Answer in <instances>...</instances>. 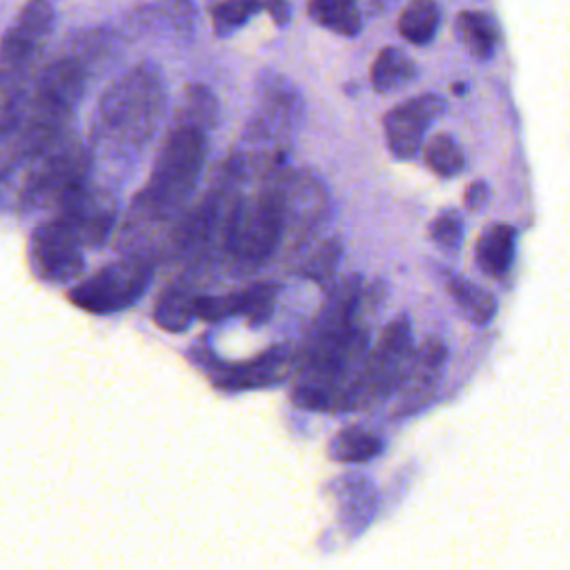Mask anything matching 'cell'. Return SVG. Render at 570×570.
Wrapping results in <instances>:
<instances>
[{
	"label": "cell",
	"instance_id": "cell-1",
	"mask_svg": "<svg viewBox=\"0 0 570 570\" xmlns=\"http://www.w3.org/2000/svg\"><path fill=\"white\" fill-rule=\"evenodd\" d=\"M165 109L167 89L156 65L140 62L125 71L98 100L87 145L91 163H136L156 138Z\"/></svg>",
	"mask_w": 570,
	"mask_h": 570
},
{
	"label": "cell",
	"instance_id": "cell-2",
	"mask_svg": "<svg viewBox=\"0 0 570 570\" xmlns=\"http://www.w3.org/2000/svg\"><path fill=\"white\" fill-rule=\"evenodd\" d=\"M207 158V129L176 120L165 136L142 191L134 198L131 214L163 220L174 216L194 194Z\"/></svg>",
	"mask_w": 570,
	"mask_h": 570
},
{
	"label": "cell",
	"instance_id": "cell-3",
	"mask_svg": "<svg viewBox=\"0 0 570 570\" xmlns=\"http://www.w3.org/2000/svg\"><path fill=\"white\" fill-rule=\"evenodd\" d=\"M287 227L285 191L263 189L254 198L236 200L223 223L225 249L247 269L261 267L278 247Z\"/></svg>",
	"mask_w": 570,
	"mask_h": 570
},
{
	"label": "cell",
	"instance_id": "cell-4",
	"mask_svg": "<svg viewBox=\"0 0 570 570\" xmlns=\"http://www.w3.org/2000/svg\"><path fill=\"white\" fill-rule=\"evenodd\" d=\"M412 347V325L407 316H399L387 323L379 336L370 356H365L361 374L356 381L341 394L338 407L356 410L367 403H376L390 396L403 385L414 361Z\"/></svg>",
	"mask_w": 570,
	"mask_h": 570
},
{
	"label": "cell",
	"instance_id": "cell-5",
	"mask_svg": "<svg viewBox=\"0 0 570 570\" xmlns=\"http://www.w3.org/2000/svg\"><path fill=\"white\" fill-rule=\"evenodd\" d=\"M24 163L27 169L16 187V207L20 212L42 207L49 200L58 203L69 187L91 176L94 165L89 147H82L69 131Z\"/></svg>",
	"mask_w": 570,
	"mask_h": 570
},
{
	"label": "cell",
	"instance_id": "cell-6",
	"mask_svg": "<svg viewBox=\"0 0 570 570\" xmlns=\"http://www.w3.org/2000/svg\"><path fill=\"white\" fill-rule=\"evenodd\" d=\"M303 96L298 87L276 71H263L254 85V114L243 131V145L247 151L256 147H269L281 151V145L292 138V134L303 122Z\"/></svg>",
	"mask_w": 570,
	"mask_h": 570
},
{
	"label": "cell",
	"instance_id": "cell-7",
	"mask_svg": "<svg viewBox=\"0 0 570 570\" xmlns=\"http://www.w3.org/2000/svg\"><path fill=\"white\" fill-rule=\"evenodd\" d=\"M151 272L154 267L147 258H122L71 287L69 301L91 314L125 309L142 296L151 281Z\"/></svg>",
	"mask_w": 570,
	"mask_h": 570
},
{
	"label": "cell",
	"instance_id": "cell-8",
	"mask_svg": "<svg viewBox=\"0 0 570 570\" xmlns=\"http://www.w3.org/2000/svg\"><path fill=\"white\" fill-rule=\"evenodd\" d=\"M82 245L78 232L62 216L45 220L29 238L31 267L42 281L67 283L85 267Z\"/></svg>",
	"mask_w": 570,
	"mask_h": 570
},
{
	"label": "cell",
	"instance_id": "cell-9",
	"mask_svg": "<svg viewBox=\"0 0 570 570\" xmlns=\"http://www.w3.org/2000/svg\"><path fill=\"white\" fill-rule=\"evenodd\" d=\"M60 216L78 232L80 240L89 247H100L116 220V198L114 194L96 185L89 178L69 187L58 200Z\"/></svg>",
	"mask_w": 570,
	"mask_h": 570
},
{
	"label": "cell",
	"instance_id": "cell-10",
	"mask_svg": "<svg viewBox=\"0 0 570 570\" xmlns=\"http://www.w3.org/2000/svg\"><path fill=\"white\" fill-rule=\"evenodd\" d=\"M56 13L49 0H27L16 16L13 24L2 38V71L4 80L20 78L22 71L33 62L45 40L53 31Z\"/></svg>",
	"mask_w": 570,
	"mask_h": 570
},
{
	"label": "cell",
	"instance_id": "cell-11",
	"mask_svg": "<svg viewBox=\"0 0 570 570\" xmlns=\"http://www.w3.org/2000/svg\"><path fill=\"white\" fill-rule=\"evenodd\" d=\"M445 100L439 94H421L383 116V134L390 154L396 158H412L425 142L428 127L445 114Z\"/></svg>",
	"mask_w": 570,
	"mask_h": 570
},
{
	"label": "cell",
	"instance_id": "cell-12",
	"mask_svg": "<svg viewBox=\"0 0 570 570\" xmlns=\"http://www.w3.org/2000/svg\"><path fill=\"white\" fill-rule=\"evenodd\" d=\"M448 358V347L439 338L425 341L416 352L407 379L399 387V399L394 405V416H410L423 410L441 379V370Z\"/></svg>",
	"mask_w": 570,
	"mask_h": 570
},
{
	"label": "cell",
	"instance_id": "cell-13",
	"mask_svg": "<svg viewBox=\"0 0 570 570\" xmlns=\"http://www.w3.org/2000/svg\"><path fill=\"white\" fill-rule=\"evenodd\" d=\"M289 370H292L289 350L285 345H274L267 352L254 356L252 361L225 367L220 374H216L214 383L216 387L227 392L258 390V387L278 385L281 381H285Z\"/></svg>",
	"mask_w": 570,
	"mask_h": 570
},
{
	"label": "cell",
	"instance_id": "cell-14",
	"mask_svg": "<svg viewBox=\"0 0 570 570\" xmlns=\"http://www.w3.org/2000/svg\"><path fill=\"white\" fill-rule=\"evenodd\" d=\"M336 514L350 537L361 534L376 517V485L363 474H343L332 483Z\"/></svg>",
	"mask_w": 570,
	"mask_h": 570
},
{
	"label": "cell",
	"instance_id": "cell-15",
	"mask_svg": "<svg viewBox=\"0 0 570 570\" xmlns=\"http://www.w3.org/2000/svg\"><path fill=\"white\" fill-rule=\"evenodd\" d=\"M514 247H517V229L505 223H494L476 240L474 247V261L479 269L492 278H501L508 274L514 261Z\"/></svg>",
	"mask_w": 570,
	"mask_h": 570
},
{
	"label": "cell",
	"instance_id": "cell-16",
	"mask_svg": "<svg viewBox=\"0 0 570 570\" xmlns=\"http://www.w3.org/2000/svg\"><path fill=\"white\" fill-rule=\"evenodd\" d=\"M461 45L476 60H490L499 47V24L485 11H461L454 20Z\"/></svg>",
	"mask_w": 570,
	"mask_h": 570
},
{
	"label": "cell",
	"instance_id": "cell-17",
	"mask_svg": "<svg viewBox=\"0 0 570 570\" xmlns=\"http://www.w3.org/2000/svg\"><path fill=\"white\" fill-rule=\"evenodd\" d=\"M330 456L338 463H367L385 450V441L379 432L363 428V425H350L338 430L330 441Z\"/></svg>",
	"mask_w": 570,
	"mask_h": 570
},
{
	"label": "cell",
	"instance_id": "cell-18",
	"mask_svg": "<svg viewBox=\"0 0 570 570\" xmlns=\"http://www.w3.org/2000/svg\"><path fill=\"white\" fill-rule=\"evenodd\" d=\"M307 16L314 24L343 38H356L363 29L356 0H307Z\"/></svg>",
	"mask_w": 570,
	"mask_h": 570
},
{
	"label": "cell",
	"instance_id": "cell-19",
	"mask_svg": "<svg viewBox=\"0 0 570 570\" xmlns=\"http://www.w3.org/2000/svg\"><path fill=\"white\" fill-rule=\"evenodd\" d=\"M194 318H198V296L185 287H167L154 305V321L165 332H185Z\"/></svg>",
	"mask_w": 570,
	"mask_h": 570
},
{
	"label": "cell",
	"instance_id": "cell-20",
	"mask_svg": "<svg viewBox=\"0 0 570 570\" xmlns=\"http://www.w3.org/2000/svg\"><path fill=\"white\" fill-rule=\"evenodd\" d=\"M416 78V65L399 47H383L370 69V82L379 94H392Z\"/></svg>",
	"mask_w": 570,
	"mask_h": 570
},
{
	"label": "cell",
	"instance_id": "cell-21",
	"mask_svg": "<svg viewBox=\"0 0 570 570\" xmlns=\"http://www.w3.org/2000/svg\"><path fill=\"white\" fill-rule=\"evenodd\" d=\"M441 27V7L434 0H412L399 13L396 29L403 40L414 47H425L434 40Z\"/></svg>",
	"mask_w": 570,
	"mask_h": 570
},
{
	"label": "cell",
	"instance_id": "cell-22",
	"mask_svg": "<svg viewBox=\"0 0 570 570\" xmlns=\"http://www.w3.org/2000/svg\"><path fill=\"white\" fill-rule=\"evenodd\" d=\"M448 289L461 314L474 323V325H488L494 314H497V298L483 289L481 285L463 278V276H452L448 281Z\"/></svg>",
	"mask_w": 570,
	"mask_h": 570
},
{
	"label": "cell",
	"instance_id": "cell-23",
	"mask_svg": "<svg viewBox=\"0 0 570 570\" xmlns=\"http://www.w3.org/2000/svg\"><path fill=\"white\" fill-rule=\"evenodd\" d=\"M176 120L198 125L203 129H214L218 125V100L205 85H187L178 107Z\"/></svg>",
	"mask_w": 570,
	"mask_h": 570
},
{
	"label": "cell",
	"instance_id": "cell-24",
	"mask_svg": "<svg viewBox=\"0 0 570 570\" xmlns=\"http://www.w3.org/2000/svg\"><path fill=\"white\" fill-rule=\"evenodd\" d=\"M425 165L441 178H454L465 167V154L454 136L439 131L425 142Z\"/></svg>",
	"mask_w": 570,
	"mask_h": 570
},
{
	"label": "cell",
	"instance_id": "cell-25",
	"mask_svg": "<svg viewBox=\"0 0 570 570\" xmlns=\"http://www.w3.org/2000/svg\"><path fill=\"white\" fill-rule=\"evenodd\" d=\"M278 285L276 283H254L240 292H236L238 314L245 316V321L254 327L269 321L276 298H278Z\"/></svg>",
	"mask_w": 570,
	"mask_h": 570
},
{
	"label": "cell",
	"instance_id": "cell-26",
	"mask_svg": "<svg viewBox=\"0 0 570 570\" xmlns=\"http://www.w3.org/2000/svg\"><path fill=\"white\" fill-rule=\"evenodd\" d=\"M263 2L261 0H218L212 4V29L216 36L227 38L243 29L258 11Z\"/></svg>",
	"mask_w": 570,
	"mask_h": 570
},
{
	"label": "cell",
	"instance_id": "cell-27",
	"mask_svg": "<svg viewBox=\"0 0 570 570\" xmlns=\"http://www.w3.org/2000/svg\"><path fill=\"white\" fill-rule=\"evenodd\" d=\"M341 254H343V247H341L338 238H327L325 243H321L309 254V258H307V263L303 267L305 278L316 281V283H325V281L334 278L336 267L341 263Z\"/></svg>",
	"mask_w": 570,
	"mask_h": 570
},
{
	"label": "cell",
	"instance_id": "cell-28",
	"mask_svg": "<svg viewBox=\"0 0 570 570\" xmlns=\"http://www.w3.org/2000/svg\"><path fill=\"white\" fill-rule=\"evenodd\" d=\"M165 22L180 36L191 38L198 22V9L194 0H154Z\"/></svg>",
	"mask_w": 570,
	"mask_h": 570
},
{
	"label": "cell",
	"instance_id": "cell-29",
	"mask_svg": "<svg viewBox=\"0 0 570 570\" xmlns=\"http://www.w3.org/2000/svg\"><path fill=\"white\" fill-rule=\"evenodd\" d=\"M428 232H430V238L434 245L452 252V249H459L465 227H463V218L456 209H443L432 218Z\"/></svg>",
	"mask_w": 570,
	"mask_h": 570
},
{
	"label": "cell",
	"instance_id": "cell-30",
	"mask_svg": "<svg viewBox=\"0 0 570 570\" xmlns=\"http://www.w3.org/2000/svg\"><path fill=\"white\" fill-rule=\"evenodd\" d=\"M232 314H238L236 292L227 296H198V318L214 323L220 318H227Z\"/></svg>",
	"mask_w": 570,
	"mask_h": 570
},
{
	"label": "cell",
	"instance_id": "cell-31",
	"mask_svg": "<svg viewBox=\"0 0 570 570\" xmlns=\"http://www.w3.org/2000/svg\"><path fill=\"white\" fill-rule=\"evenodd\" d=\"M488 200H490V185L485 180H474L468 185V189L463 194V203L468 209H472V212L483 209Z\"/></svg>",
	"mask_w": 570,
	"mask_h": 570
},
{
	"label": "cell",
	"instance_id": "cell-32",
	"mask_svg": "<svg viewBox=\"0 0 570 570\" xmlns=\"http://www.w3.org/2000/svg\"><path fill=\"white\" fill-rule=\"evenodd\" d=\"M263 7L272 16L276 27H287L292 20V0H263Z\"/></svg>",
	"mask_w": 570,
	"mask_h": 570
}]
</instances>
